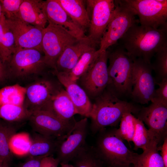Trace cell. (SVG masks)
I'll return each instance as SVG.
<instances>
[{"label":"cell","mask_w":167,"mask_h":167,"mask_svg":"<svg viewBox=\"0 0 167 167\" xmlns=\"http://www.w3.org/2000/svg\"><path fill=\"white\" fill-rule=\"evenodd\" d=\"M108 60L107 50L101 52L89 68L78 80L89 98L94 99L107 86Z\"/></svg>","instance_id":"cell-12"},{"label":"cell","mask_w":167,"mask_h":167,"mask_svg":"<svg viewBox=\"0 0 167 167\" xmlns=\"http://www.w3.org/2000/svg\"><path fill=\"white\" fill-rule=\"evenodd\" d=\"M143 26L158 28L167 25V0H123Z\"/></svg>","instance_id":"cell-10"},{"label":"cell","mask_w":167,"mask_h":167,"mask_svg":"<svg viewBox=\"0 0 167 167\" xmlns=\"http://www.w3.org/2000/svg\"><path fill=\"white\" fill-rule=\"evenodd\" d=\"M155 59L151 65L156 74V83L167 78V44L160 49L154 55Z\"/></svg>","instance_id":"cell-32"},{"label":"cell","mask_w":167,"mask_h":167,"mask_svg":"<svg viewBox=\"0 0 167 167\" xmlns=\"http://www.w3.org/2000/svg\"><path fill=\"white\" fill-rule=\"evenodd\" d=\"M136 118L131 113H125L120 120L119 128L113 129L114 135L122 141L132 142L135 129Z\"/></svg>","instance_id":"cell-30"},{"label":"cell","mask_w":167,"mask_h":167,"mask_svg":"<svg viewBox=\"0 0 167 167\" xmlns=\"http://www.w3.org/2000/svg\"><path fill=\"white\" fill-rule=\"evenodd\" d=\"M45 156L29 157V159L19 167H40L41 160Z\"/></svg>","instance_id":"cell-37"},{"label":"cell","mask_w":167,"mask_h":167,"mask_svg":"<svg viewBox=\"0 0 167 167\" xmlns=\"http://www.w3.org/2000/svg\"><path fill=\"white\" fill-rule=\"evenodd\" d=\"M157 147V142L155 140H152L142 153H135L131 167H165Z\"/></svg>","instance_id":"cell-24"},{"label":"cell","mask_w":167,"mask_h":167,"mask_svg":"<svg viewBox=\"0 0 167 167\" xmlns=\"http://www.w3.org/2000/svg\"><path fill=\"white\" fill-rule=\"evenodd\" d=\"M15 123L0 121V161L10 165L13 154L9 147V141L19 128Z\"/></svg>","instance_id":"cell-25"},{"label":"cell","mask_w":167,"mask_h":167,"mask_svg":"<svg viewBox=\"0 0 167 167\" xmlns=\"http://www.w3.org/2000/svg\"><path fill=\"white\" fill-rule=\"evenodd\" d=\"M50 106L52 113L62 120L67 122L75 121L74 116L78 114L77 111L63 88L52 97Z\"/></svg>","instance_id":"cell-21"},{"label":"cell","mask_w":167,"mask_h":167,"mask_svg":"<svg viewBox=\"0 0 167 167\" xmlns=\"http://www.w3.org/2000/svg\"><path fill=\"white\" fill-rule=\"evenodd\" d=\"M98 133L94 147L107 167L131 165L136 153L130 150L123 141L114 135L113 129L105 128Z\"/></svg>","instance_id":"cell-5"},{"label":"cell","mask_w":167,"mask_h":167,"mask_svg":"<svg viewBox=\"0 0 167 167\" xmlns=\"http://www.w3.org/2000/svg\"><path fill=\"white\" fill-rule=\"evenodd\" d=\"M44 2L41 0H24L20 6L18 17L26 23L44 29L48 21Z\"/></svg>","instance_id":"cell-20"},{"label":"cell","mask_w":167,"mask_h":167,"mask_svg":"<svg viewBox=\"0 0 167 167\" xmlns=\"http://www.w3.org/2000/svg\"><path fill=\"white\" fill-rule=\"evenodd\" d=\"M152 140L144 123L136 117L135 131L132 140L134 144V149L137 151L141 149L144 151Z\"/></svg>","instance_id":"cell-33"},{"label":"cell","mask_w":167,"mask_h":167,"mask_svg":"<svg viewBox=\"0 0 167 167\" xmlns=\"http://www.w3.org/2000/svg\"><path fill=\"white\" fill-rule=\"evenodd\" d=\"M31 144L28 157L46 156L55 153L58 139L32 131L30 135Z\"/></svg>","instance_id":"cell-23"},{"label":"cell","mask_w":167,"mask_h":167,"mask_svg":"<svg viewBox=\"0 0 167 167\" xmlns=\"http://www.w3.org/2000/svg\"><path fill=\"white\" fill-rule=\"evenodd\" d=\"M44 7L49 23L64 27L78 39L86 36L84 32L75 23L56 0L45 1Z\"/></svg>","instance_id":"cell-19"},{"label":"cell","mask_w":167,"mask_h":167,"mask_svg":"<svg viewBox=\"0 0 167 167\" xmlns=\"http://www.w3.org/2000/svg\"><path fill=\"white\" fill-rule=\"evenodd\" d=\"M109 167H131V165H119L115 166Z\"/></svg>","instance_id":"cell-42"},{"label":"cell","mask_w":167,"mask_h":167,"mask_svg":"<svg viewBox=\"0 0 167 167\" xmlns=\"http://www.w3.org/2000/svg\"><path fill=\"white\" fill-rule=\"evenodd\" d=\"M31 114L23 105H5L0 106V118L12 123H19L29 119Z\"/></svg>","instance_id":"cell-29"},{"label":"cell","mask_w":167,"mask_h":167,"mask_svg":"<svg viewBox=\"0 0 167 167\" xmlns=\"http://www.w3.org/2000/svg\"><path fill=\"white\" fill-rule=\"evenodd\" d=\"M106 50L109 65L106 88L118 98L131 96L133 58L118 42Z\"/></svg>","instance_id":"cell-3"},{"label":"cell","mask_w":167,"mask_h":167,"mask_svg":"<svg viewBox=\"0 0 167 167\" xmlns=\"http://www.w3.org/2000/svg\"><path fill=\"white\" fill-rule=\"evenodd\" d=\"M28 120L32 131L57 139L66 135L76 122L64 121L52 113L45 111L32 113Z\"/></svg>","instance_id":"cell-15"},{"label":"cell","mask_w":167,"mask_h":167,"mask_svg":"<svg viewBox=\"0 0 167 167\" xmlns=\"http://www.w3.org/2000/svg\"><path fill=\"white\" fill-rule=\"evenodd\" d=\"M159 88L155 89L151 102H155L167 106V78L156 83Z\"/></svg>","instance_id":"cell-35"},{"label":"cell","mask_w":167,"mask_h":167,"mask_svg":"<svg viewBox=\"0 0 167 167\" xmlns=\"http://www.w3.org/2000/svg\"><path fill=\"white\" fill-rule=\"evenodd\" d=\"M26 88L19 84L5 87L0 89V106L5 105H23Z\"/></svg>","instance_id":"cell-27"},{"label":"cell","mask_w":167,"mask_h":167,"mask_svg":"<svg viewBox=\"0 0 167 167\" xmlns=\"http://www.w3.org/2000/svg\"><path fill=\"white\" fill-rule=\"evenodd\" d=\"M17 49H35L42 51V41L44 29L24 21L18 17L6 19Z\"/></svg>","instance_id":"cell-16"},{"label":"cell","mask_w":167,"mask_h":167,"mask_svg":"<svg viewBox=\"0 0 167 167\" xmlns=\"http://www.w3.org/2000/svg\"><path fill=\"white\" fill-rule=\"evenodd\" d=\"M133 58L151 63L159 50L167 44V25L158 28L135 24L118 41Z\"/></svg>","instance_id":"cell-1"},{"label":"cell","mask_w":167,"mask_h":167,"mask_svg":"<svg viewBox=\"0 0 167 167\" xmlns=\"http://www.w3.org/2000/svg\"><path fill=\"white\" fill-rule=\"evenodd\" d=\"M24 0H0L1 9L6 19L19 16L20 6Z\"/></svg>","instance_id":"cell-34"},{"label":"cell","mask_w":167,"mask_h":167,"mask_svg":"<svg viewBox=\"0 0 167 167\" xmlns=\"http://www.w3.org/2000/svg\"><path fill=\"white\" fill-rule=\"evenodd\" d=\"M96 46H93L85 51L70 72L68 74L70 79L77 82L78 80L89 68L98 56L99 53Z\"/></svg>","instance_id":"cell-28"},{"label":"cell","mask_w":167,"mask_h":167,"mask_svg":"<svg viewBox=\"0 0 167 167\" xmlns=\"http://www.w3.org/2000/svg\"><path fill=\"white\" fill-rule=\"evenodd\" d=\"M9 165L0 161V167H9Z\"/></svg>","instance_id":"cell-41"},{"label":"cell","mask_w":167,"mask_h":167,"mask_svg":"<svg viewBox=\"0 0 167 167\" xmlns=\"http://www.w3.org/2000/svg\"><path fill=\"white\" fill-rule=\"evenodd\" d=\"M136 118L148 126L150 135L157 146L167 138V106L155 102L141 107Z\"/></svg>","instance_id":"cell-14"},{"label":"cell","mask_w":167,"mask_h":167,"mask_svg":"<svg viewBox=\"0 0 167 167\" xmlns=\"http://www.w3.org/2000/svg\"><path fill=\"white\" fill-rule=\"evenodd\" d=\"M94 99L90 117V129L94 134L106 127L117 126L125 113L136 115L141 108L118 98L106 88Z\"/></svg>","instance_id":"cell-2"},{"label":"cell","mask_w":167,"mask_h":167,"mask_svg":"<svg viewBox=\"0 0 167 167\" xmlns=\"http://www.w3.org/2000/svg\"><path fill=\"white\" fill-rule=\"evenodd\" d=\"M85 2L89 15L91 16L87 36L93 43L100 44L113 13L114 0H88Z\"/></svg>","instance_id":"cell-13"},{"label":"cell","mask_w":167,"mask_h":167,"mask_svg":"<svg viewBox=\"0 0 167 167\" xmlns=\"http://www.w3.org/2000/svg\"><path fill=\"white\" fill-rule=\"evenodd\" d=\"M71 161L75 167H107L95 147L86 143Z\"/></svg>","instance_id":"cell-26"},{"label":"cell","mask_w":167,"mask_h":167,"mask_svg":"<svg viewBox=\"0 0 167 167\" xmlns=\"http://www.w3.org/2000/svg\"><path fill=\"white\" fill-rule=\"evenodd\" d=\"M88 133V120L85 118L76 122L66 135L57 140L55 153L60 163L71 161L86 144Z\"/></svg>","instance_id":"cell-11"},{"label":"cell","mask_w":167,"mask_h":167,"mask_svg":"<svg viewBox=\"0 0 167 167\" xmlns=\"http://www.w3.org/2000/svg\"><path fill=\"white\" fill-rule=\"evenodd\" d=\"M157 149L158 151H161L160 154L163 160L165 167H167V138L161 145L157 146Z\"/></svg>","instance_id":"cell-38"},{"label":"cell","mask_w":167,"mask_h":167,"mask_svg":"<svg viewBox=\"0 0 167 167\" xmlns=\"http://www.w3.org/2000/svg\"><path fill=\"white\" fill-rule=\"evenodd\" d=\"M96 44L86 36L66 47L58 59L55 71L69 74L75 66L83 54Z\"/></svg>","instance_id":"cell-18"},{"label":"cell","mask_w":167,"mask_h":167,"mask_svg":"<svg viewBox=\"0 0 167 167\" xmlns=\"http://www.w3.org/2000/svg\"><path fill=\"white\" fill-rule=\"evenodd\" d=\"M5 64L9 77L18 79L41 75L49 68L43 51L35 49H17Z\"/></svg>","instance_id":"cell-4"},{"label":"cell","mask_w":167,"mask_h":167,"mask_svg":"<svg viewBox=\"0 0 167 167\" xmlns=\"http://www.w3.org/2000/svg\"><path fill=\"white\" fill-rule=\"evenodd\" d=\"M60 163L59 160L53 155L43 157L41 160L40 167H58Z\"/></svg>","instance_id":"cell-36"},{"label":"cell","mask_w":167,"mask_h":167,"mask_svg":"<svg viewBox=\"0 0 167 167\" xmlns=\"http://www.w3.org/2000/svg\"><path fill=\"white\" fill-rule=\"evenodd\" d=\"M68 15L84 32L88 28L90 19L85 5L82 0H56Z\"/></svg>","instance_id":"cell-22"},{"label":"cell","mask_w":167,"mask_h":167,"mask_svg":"<svg viewBox=\"0 0 167 167\" xmlns=\"http://www.w3.org/2000/svg\"><path fill=\"white\" fill-rule=\"evenodd\" d=\"M79 40L64 27L49 23L43 29L42 41V51L48 67L55 70L57 61L64 50Z\"/></svg>","instance_id":"cell-6"},{"label":"cell","mask_w":167,"mask_h":167,"mask_svg":"<svg viewBox=\"0 0 167 167\" xmlns=\"http://www.w3.org/2000/svg\"><path fill=\"white\" fill-rule=\"evenodd\" d=\"M62 86L58 80L55 82L49 78L35 81L25 87L23 105L31 113L39 111L52 113L50 106L52 98Z\"/></svg>","instance_id":"cell-8"},{"label":"cell","mask_w":167,"mask_h":167,"mask_svg":"<svg viewBox=\"0 0 167 167\" xmlns=\"http://www.w3.org/2000/svg\"><path fill=\"white\" fill-rule=\"evenodd\" d=\"M8 77L6 64L0 55V84L4 82Z\"/></svg>","instance_id":"cell-39"},{"label":"cell","mask_w":167,"mask_h":167,"mask_svg":"<svg viewBox=\"0 0 167 167\" xmlns=\"http://www.w3.org/2000/svg\"><path fill=\"white\" fill-rule=\"evenodd\" d=\"M52 73L65 88L69 96L74 105L78 114L90 117L92 104L84 90L77 84L71 80L68 74L59 72L55 70Z\"/></svg>","instance_id":"cell-17"},{"label":"cell","mask_w":167,"mask_h":167,"mask_svg":"<svg viewBox=\"0 0 167 167\" xmlns=\"http://www.w3.org/2000/svg\"><path fill=\"white\" fill-rule=\"evenodd\" d=\"M152 70L151 63L140 58L134 59L131 96L135 102L148 104L152 99L156 89Z\"/></svg>","instance_id":"cell-9"},{"label":"cell","mask_w":167,"mask_h":167,"mask_svg":"<svg viewBox=\"0 0 167 167\" xmlns=\"http://www.w3.org/2000/svg\"><path fill=\"white\" fill-rule=\"evenodd\" d=\"M31 144L30 135L27 132L16 133L9 141L10 150L13 154L19 156H27Z\"/></svg>","instance_id":"cell-31"},{"label":"cell","mask_w":167,"mask_h":167,"mask_svg":"<svg viewBox=\"0 0 167 167\" xmlns=\"http://www.w3.org/2000/svg\"><path fill=\"white\" fill-rule=\"evenodd\" d=\"M115 8L100 41L98 51H105L118 41L133 25L139 23L135 13L122 0H114Z\"/></svg>","instance_id":"cell-7"},{"label":"cell","mask_w":167,"mask_h":167,"mask_svg":"<svg viewBox=\"0 0 167 167\" xmlns=\"http://www.w3.org/2000/svg\"><path fill=\"white\" fill-rule=\"evenodd\" d=\"M60 164L61 165V167H75L72 164L69 163H61Z\"/></svg>","instance_id":"cell-40"}]
</instances>
